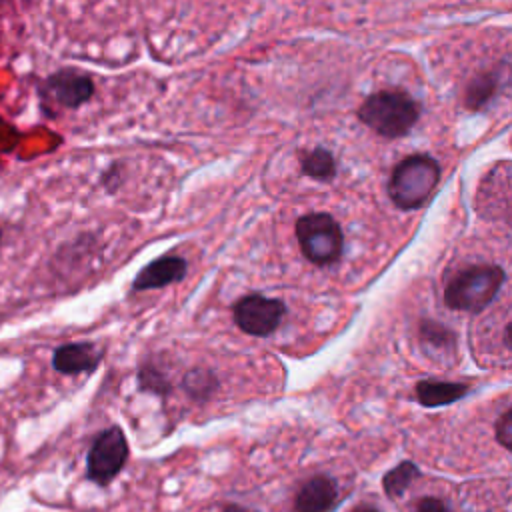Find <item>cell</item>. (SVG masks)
Returning a JSON list of instances; mask_svg holds the SVG:
<instances>
[{
  "label": "cell",
  "instance_id": "9a60e30c",
  "mask_svg": "<svg viewBox=\"0 0 512 512\" xmlns=\"http://www.w3.org/2000/svg\"><path fill=\"white\" fill-rule=\"evenodd\" d=\"M302 170L320 182H328L336 176V160L330 150L318 146L312 152H308L302 160Z\"/></svg>",
  "mask_w": 512,
  "mask_h": 512
},
{
  "label": "cell",
  "instance_id": "5bb4252c",
  "mask_svg": "<svg viewBox=\"0 0 512 512\" xmlns=\"http://www.w3.org/2000/svg\"><path fill=\"white\" fill-rule=\"evenodd\" d=\"M182 388H184V392H186L192 400L204 402V400H208V398L216 392L218 380H216V376H214L210 370H206V368H192V370H188V372L184 374V378H182Z\"/></svg>",
  "mask_w": 512,
  "mask_h": 512
},
{
  "label": "cell",
  "instance_id": "6da1fadb",
  "mask_svg": "<svg viewBox=\"0 0 512 512\" xmlns=\"http://www.w3.org/2000/svg\"><path fill=\"white\" fill-rule=\"evenodd\" d=\"M420 106L400 90H380L370 94L358 108V118L376 134L400 138L418 122Z\"/></svg>",
  "mask_w": 512,
  "mask_h": 512
},
{
  "label": "cell",
  "instance_id": "7402d4cb",
  "mask_svg": "<svg viewBox=\"0 0 512 512\" xmlns=\"http://www.w3.org/2000/svg\"><path fill=\"white\" fill-rule=\"evenodd\" d=\"M350 512H382V510L376 508V506H372V504H362V506H358V508H354V510H350Z\"/></svg>",
  "mask_w": 512,
  "mask_h": 512
},
{
  "label": "cell",
  "instance_id": "603a6c76",
  "mask_svg": "<svg viewBox=\"0 0 512 512\" xmlns=\"http://www.w3.org/2000/svg\"><path fill=\"white\" fill-rule=\"evenodd\" d=\"M504 342L508 348H512V322L504 328Z\"/></svg>",
  "mask_w": 512,
  "mask_h": 512
},
{
  "label": "cell",
  "instance_id": "5b68a950",
  "mask_svg": "<svg viewBox=\"0 0 512 512\" xmlns=\"http://www.w3.org/2000/svg\"><path fill=\"white\" fill-rule=\"evenodd\" d=\"M130 456L128 440L118 424L98 432L86 454V478L100 488L112 484Z\"/></svg>",
  "mask_w": 512,
  "mask_h": 512
},
{
  "label": "cell",
  "instance_id": "ba28073f",
  "mask_svg": "<svg viewBox=\"0 0 512 512\" xmlns=\"http://www.w3.org/2000/svg\"><path fill=\"white\" fill-rule=\"evenodd\" d=\"M104 360V350L94 342H66L52 354V368L66 376L90 374Z\"/></svg>",
  "mask_w": 512,
  "mask_h": 512
},
{
  "label": "cell",
  "instance_id": "ffe728a7",
  "mask_svg": "<svg viewBox=\"0 0 512 512\" xmlns=\"http://www.w3.org/2000/svg\"><path fill=\"white\" fill-rule=\"evenodd\" d=\"M120 184H122V166L120 164L108 166V170L102 174V186L108 192H114Z\"/></svg>",
  "mask_w": 512,
  "mask_h": 512
},
{
  "label": "cell",
  "instance_id": "3957f363",
  "mask_svg": "<svg viewBox=\"0 0 512 512\" xmlns=\"http://www.w3.org/2000/svg\"><path fill=\"white\" fill-rule=\"evenodd\" d=\"M504 270L496 264H478L460 270L444 290V302L452 310L480 312L500 292Z\"/></svg>",
  "mask_w": 512,
  "mask_h": 512
},
{
  "label": "cell",
  "instance_id": "52a82bcc",
  "mask_svg": "<svg viewBox=\"0 0 512 512\" xmlns=\"http://www.w3.org/2000/svg\"><path fill=\"white\" fill-rule=\"evenodd\" d=\"M40 96L56 102L58 106L74 110L94 96V82L84 72L64 68L42 80Z\"/></svg>",
  "mask_w": 512,
  "mask_h": 512
},
{
  "label": "cell",
  "instance_id": "277c9868",
  "mask_svg": "<svg viewBox=\"0 0 512 512\" xmlns=\"http://www.w3.org/2000/svg\"><path fill=\"white\" fill-rule=\"evenodd\" d=\"M296 238L302 254L318 266L340 260L344 236L340 224L326 212H310L296 220Z\"/></svg>",
  "mask_w": 512,
  "mask_h": 512
},
{
  "label": "cell",
  "instance_id": "44dd1931",
  "mask_svg": "<svg viewBox=\"0 0 512 512\" xmlns=\"http://www.w3.org/2000/svg\"><path fill=\"white\" fill-rule=\"evenodd\" d=\"M222 512H250L248 508H244V506H240V504H226L224 508H222Z\"/></svg>",
  "mask_w": 512,
  "mask_h": 512
},
{
  "label": "cell",
  "instance_id": "30bf717a",
  "mask_svg": "<svg viewBox=\"0 0 512 512\" xmlns=\"http://www.w3.org/2000/svg\"><path fill=\"white\" fill-rule=\"evenodd\" d=\"M338 502V484L332 476L308 478L294 496V512H332Z\"/></svg>",
  "mask_w": 512,
  "mask_h": 512
},
{
  "label": "cell",
  "instance_id": "2e32d148",
  "mask_svg": "<svg viewBox=\"0 0 512 512\" xmlns=\"http://www.w3.org/2000/svg\"><path fill=\"white\" fill-rule=\"evenodd\" d=\"M136 378H138V388L142 392L156 394V396H168L172 390L170 378L158 364H152V362L140 364Z\"/></svg>",
  "mask_w": 512,
  "mask_h": 512
},
{
  "label": "cell",
  "instance_id": "8fae6325",
  "mask_svg": "<svg viewBox=\"0 0 512 512\" xmlns=\"http://www.w3.org/2000/svg\"><path fill=\"white\" fill-rule=\"evenodd\" d=\"M468 386L462 382H448V380H420L416 384V398L426 408L448 406L468 394Z\"/></svg>",
  "mask_w": 512,
  "mask_h": 512
},
{
  "label": "cell",
  "instance_id": "cb8c5ba5",
  "mask_svg": "<svg viewBox=\"0 0 512 512\" xmlns=\"http://www.w3.org/2000/svg\"><path fill=\"white\" fill-rule=\"evenodd\" d=\"M0 238H2V232H0Z\"/></svg>",
  "mask_w": 512,
  "mask_h": 512
},
{
  "label": "cell",
  "instance_id": "d6986e66",
  "mask_svg": "<svg viewBox=\"0 0 512 512\" xmlns=\"http://www.w3.org/2000/svg\"><path fill=\"white\" fill-rule=\"evenodd\" d=\"M412 512H454L446 500L438 498V496H424L416 502Z\"/></svg>",
  "mask_w": 512,
  "mask_h": 512
},
{
  "label": "cell",
  "instance_id": "7a4b0ae2",
  "mask_svg": "<svg viewBox=\"0 0 512 512\" xmlns=\"http://www.w3.org/2000/svg\"><path fill=\"white\" fill-rule=\"evenodd\" d=\"M440 182V164L428 154H412L392 170L388 194L400 210L420 208Z\"/></svg>",
  "mask_w": 512,
  "mask_h": 512
},
{
  "label": "cell",
  "instance_id": "4fadbf2b",
  "mask_svg": "<svg viewBox=\"0 0 512 512\" xmlns=\"http://www.w3.org/2000/svg\"><path fill=\"white\" fill-rule=\"evenodd\" d=\"M420 468L410 462V460H402L400 464H396L394 468H390L384 478H382V488H384V494L390 498V500H396L400 498L408 486L420 478Z\"/></svg>",
  "mask_w": 512,
  "mask_h": 512
},
{
  "label": "cell",
  "instance_id": "ac0fdd59",
  "mask_svg": "<svg viewBox=\"0 0 512 512\" xmlns=\"http://www.w3.org/2000/svg\"><path fill=\"white\" fill-rule=\"evenodd\" d=\"M496 440L500 446L512 452V406L496 422Z\"/></svg>",
  "mask_w": 512,
  "mask_h": 512
},
{
  "label": "cell",
  "instance_id": "9c48e42d",
  "mask_svg": "<svg viewBox=\"0 0 512 512\" xmlns=\"http://www.w3.org/2000/svg\"><path fill=\"white\" fill-rule=\"evenodd\" d=\"M188 272L186 258L178 254H166L148 262L132 280V292L156 290L176 282H182Z\"/></svg>",
  "mask_w": 512,
  "mask_h": 512
},
{
  "label": "cell",
  "instance_id": "e0dca14e",
  "mask_svg": "<svg viewBox=\"0 0 512 512\" xmlns=\"http://www.w3.org/2000/svg\"><path fill=\"white\" fill-rule=\"evenodd\" d=\"M420 338H422V342L432 344L434 348H440V350L454 348V334L448 328H444L442 324H436L430 320H424L420 324Z\"/></svg>",
  "mask_w": 512,
  "mask_h": 512
},
{
  "label": "cell",
  "instance_id": "7c38bea8",
  "mask_svg": "<svg viewBox=\"0 0 512 512\" xmlns=\"http://www.w3.org/2000/svg\"><path fill=\"white\" fill-rule=\"evenodd\" d=\"M502 82V70H490L482 72L466 88V106L472 110L482 108L492 100V96L498 92V86Z\"/></svg>",
  "mask_w": 512,
  "mask_h": 512
},
{
  "label": "cell",
  "instance_id": "8992f818",
  "mask_svg": "<svg viewBox=\"0 0 512 512\" xmlns=\"http://www.w3.org/2000/svg\"><path fill=\"white\" fill-rule=\"evenodd\" d=\"M236 326L250 336H268L272 334L286 316V306L282 300L266 298L262 294L242 296L234 308Z\"/></svg>",
  "mask_w": 512,
  "mask_h": 512
}]
</instances>
